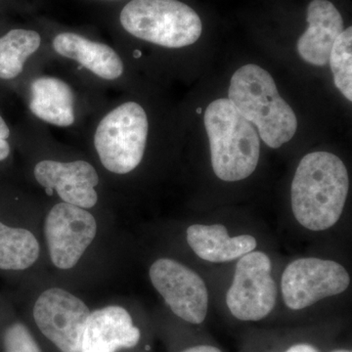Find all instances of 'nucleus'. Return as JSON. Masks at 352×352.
Instances as JSON below:
<instances>
[{
    "instance_id": "1",
    "label": "nucleus",
    "mask_w": 352,
    "mask_h": 352,
    "mask_svg": "<svg viewBox=\"0 0 352 352\" xmlns=\"http://www.w3.org/2000/svg\"><path fill=\"white\" fill-rule=\"evenodd\" d=\"M346 166L332 153L312 152L302 157L292 182V208L296 219L312 231L337 223L349 195Z\"/></svg>"
},
{
    "instance_id": "2",
    "label": "nucleus",
    "mask_w": 352,
    "mask_h": 352,
    "mask_svg": "<svg viewBox=\"0 0 352 352\" xmlns=\"http://www.w3.org/2000/svg\"><path fill=\"white\" fill-rule=\"evenodd\" d=\"M228 99L268 147L277 149L295 136V112L280 96L272 76L258 65H244L233 74Z\"/></svg>"
},
{
    "instance_id": "3",
    "label": "nucleus",
    "mask_w": 352,
    "mask_h": 352,
    "mask_svg": "<svg viewBox=\"0 0 352 352\" xmlns=\"http://www.w3.org/2000/svg\"><path fill=\"white\" fill-rule=\"evenodd\" d=\"M214 175L227 182H240L254 173L261 156L256 129L228 98L208 106L204 116Z\"/></svg>"
},
{
    "instance_id": "4",
    "label": "nucleus",
    "mask_w": 352,
    "mask_h": 352,
    "mask_svg": "<svg viewBox=\"0 0 352 352\" xmlns=\"http://www.w3.org/2000/svg\"><path fill=\"white\" fill-rule=\"evenodd\" d=\"M149 133L145 108L138 102L127 100L108 109L97 120L92 143L106 170L126 175L142 162Z\"/></svg>"
},
{
    "instance_id": "5",
    "label": "nucleus",
    "mask_w": 352,
    "mask_h": 352,
    "mask_svg": "<svg viewBox=\"0 0 352 352\" xmlns=\"http://www.w3.org/2000/svg\"><path fill=\"white\" fill-rule=\"evenodd\" d=\"M120 23L133 38L170 50L195 43L203 31L196 11L178 0H131Z\"/></svg>"
},
{
    "instance_id": "6",
    "label": "nucleus",
    "mask_w": 352,
    "mask_h": 352,
    "mask_svg": "<svg viewBox=\"0 0 352 352\" xmlns=\"http://www.w3.org/2000/svg\"><path fill=\"white\" fill-rule=\"evenodd\" d=\"M270 256L252 251L240 258L226 303L234 317L242 321H258L272 311L277 287L271 276Z\"/></svg>"
},
{
    "instance_id": "7",
    "label": "nucleus",
    "mask_w": 352,
    "mask_h": 352,
    "mask_svg": "<svg viewBox=\"0 0 352 352\" xmlns=\"http://www.w3.org/2000/svg\"><path fill=\"white\" fill-rule=\"evenodd\" d=\"M351 277L344 266L327 259L298 258L287 266L282 294L287 307L300 310L349 288Z\"/></svg>"
},
{
    "instance_id": "8",
    "label": "nucleus",
    "mask_w": 352,
    "mask_h": 352,
    "mask_svg": "<svg viewBox=\"0 0 352 352\" xmlns=\"http://www.w3.org/2000/svg\"><path fill=\"white\" fill-rule=\"evenodd\" d=\"M89 315L82 300L60 288L44 291L34 307L39 330L62 352H80Z\"/></svg>"
},
{
    "instance_id": "9",
    "label": "nucleus",
    "mask_w": 352,
    "mask_h": 352,
    "mask_svg": "<svg viewBox=\"0 0 352 352\" xmlns=\"http://www.w3.org/2000/svg\"><path fill=\"white\" fill-rule=\"evenodd\" d=\"M44 231L51 261L66 270L78 263L94 242L97 223L85 208L62 201L48 212Z\"/></svg>"
},
{
    "instance_id": "10",
    "label": "nucleus",
    "mask_w": 352,
    "mask_h": 352,
    "mask_svg": "<svg viewBox=\"0 0 352 352\" xmlns=\"http://www.w3.org/2000/svg\"><path fill=\"white\" fill-rule=\"evenodd\" d=\"M150 279L176 316L189 323H203L208 314V293L195 271L173 259L160 258L150 268Z\"/></svg>"
},
{
    "instance_id": "11",
    "label": "nucleus",
    "mask_w": 352,
    "mask_h": 352,
    "mask_svg": "<svg viewBox=\"0 0 352 352\" xmlns=\"http://www.w3.org/2000/svg\"><path fill=\"white\" fill-rule=\"evenodd\" d=\"M34 176L41 186L55 192L64 203L89 210L98 201V173L87 161L43 160L34 166Z\"/></svg>"
},
{
    "instance_id": "12",
    "label": "nucleus",
    "mask_w": 352,
    "mask_h": 352,
    "mask_svg": "<svg viewBox=\"0 0 352 352\" xmlns=\"http://www.w3.org/2000/svg\"><path fill=\"white\" fill-rule=\"evenodd\" d=\"M51 46L58 57L76 64L101 82H118L126 72L124 60L112 46L78 32H59Z\"/></svg>"
},
{
    "instance_id": "13",
    "label": "nucleus",
    "mask_w": 352,
    "mask_h": 352,
    "mask_svg": "<svg viewBox=\"0 0 352 352\" xmlns=\"http://www.w3.org/2000/svg\"><path fill=\"white\" fill-rule=\"evenodd\" d=\"M78 97L65 78L43 75L32 78L29 87L30 112L50 126L68 129L78 120Z\"/></svg>"
},
{
    "instance_id": "14",
    "label": "nucleus",
    "mask_w": 352,
    "mask_h": 352,
    "mask_svg": "<svg viewBox=\"0 0 352 352\" xmlns=\"http://www.w3.org/2000/svg\"><path fill=\"white\" fill-rule=\"evenodd\" d=\"M140 331L124 307L101 308L90 312L80 352H116L138 344Z\"/></svg>"
},
{
    "instance_id": "15",
    "label": "nucleus",
    "mask_w": 352,
    "mask_h": 352,
    "mask_svg": "<svg viewBox=\"0 0 352 352\" xmlns=\"http://www.w3.org/2000/svg\"><path fill=\"white\" fill-rule=\"evenodd\" d=\"M307 31L298 38V54L308 64L325 66L336 39L344 31L342 15L329 0H312L307 7Z\"/></svg>"
},
{
    "instance_id": "16",
    "label": "nucleus",
    "mask_w": 352,
    "mask_h": 352,
    "mask_svg": "<svg viewBox=\"0 0 352 352\" xmlns=\"http://www.w3.org/2000/svg\"><path fill=\"white\" fill-rule=\"evenodd\" d=\"M187 242L199 258L210 263L235 261L254 251L256 240L251 235L229 237L226 226L220 224H194L187 229Z\"/></svg>"
},
{
    "instance_id": "17",
    "label": "nucleus",
    "mask_w": 352,
    "mask_h": 352,
    "mask_svg": "<svg viewBox=\"0 0 352 352\" xmlns=\"http://www.w3.org/2000/svg\"><path fill=\"white\" fill-rule=\"evenodd\" d=\"M43 38L34 30L14 29L0 38V80H11L41 50Z\"/></svg>"
},
{
    "instance_id": "18",
    "label": "nucleus",
    "mask_w": 352,
    "mask_h": 352,
    "mask_svg": "<svg viewBox=\"0 0 352 352\" xmlns=\"http://www.w3.org/2000/svg\"><path fill=\"white\" fill-rule=\"evenodd\" d=\"M39 244L36 236L24 228L0 222V268L24 270L38 261Z\"/></svg>"
},
{
    "instance_id": "19",
    "label": "nucleus",
    "mask_w": 352,
    "mask_h": 352,
    "mask_svg": "<svg viewBox=\"0 0 352 352\" xmlns=\"http://www.w3.org/2000/svg\"><path fill=\"white\" fill-rule=\"evenodd\" d=\"M333 82L349 101H352V28L344 30L333 43L330 58Z\"/></svg>"
},
{
    "instance_id": "20",
    "label": "nucleus",
    "mask_w": 352,
    "mask_h": 352,
    "mask_svg": "<svg viewBox=\"0 0 352 352\" xmlns=\"http://www.w3.org/2000/svg\"><path fill=\"white\" fill-rule=\"evenodd\" d=\"M6 352H41L25 326L15 323L7 328L3 337Z\"/></svg>"
},
{
    "instance_id": "21",
    "label": "nucleus",
    "mask_w": 352,
    "mask_h": 352,
    "mask_svg": "<svg viewBox=\"0 0 352 352\" xmlns=\"http://www.w3.org/2000/svg\"><path fill=\"white\" fill-rule=\"evenodd\" d=\"M10 138V129L3 118L0 116V162L9 157L11 152L8 139Z\"/></svg>"
},
{
    "instance_id": "22",
    "label": "nucleus",
    "mask_w": 352,
    "mask_h": 352,
    "mask_svg": "<svg viewBox=\"0 0 352 352\" xmlns=\"http://www.w3.org/2000/svg\"><path fill=\"white\" fill-rule=\"evenodd\" d=\"M285 352H319V351L315 349L314 346H310V344H300L289 347L288 351Z\"/></svg>"
},
{
    "instance_id": "23",
    "label": "nucleus",
    "mask_w": 352,
    "mask_h": 352,
    "mask_svg": "<svg viewBox=\"0 0 352 352\" xmlns=\"http://www.w3.org/2000/svg\"><path fill=\"white\" fill-rule=\"evenodd\" d=\"M182 352H221L217 347L212 346H197L185 349Z\"/></svg>"
},
{
    "instance_id": "24",
    "label": "nucleus",
    "mask_w": 352,
    "mask_h": 352,
    "mask_svg": "<svg viewBox=\"0 0 352 352\" xmlns=\"http://www.w3.org/2000/svg\"><path fill=\"white\" fill-rule=\"evenodd\" d=\"M333 352H351V351H333Z\"/></svg>"
}]
</instances>
